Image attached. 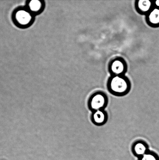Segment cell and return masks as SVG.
<instances>
[{
    "label": "cell",
    "mask_w": 159,
    "mask_h": 160,
    "mask_svg": "<svg viewBox=\"0 0 159 160\" xmlns=\"http://www.w3.org/2000/svg\"><path fill=\"white\" fill-rule=\"evenodd\" d=\"M108 92L111 95L122 97L128 95L132 88L131 82L125 75L110 76L107 82Z\"/></svg>",
    "instance_id": "1"
},
{
    "label": "cell",
    "mask_w": 159,
    "mask_h": 160,
    "mask_svg": "<svg viewBox=\"0 0 159 160\" xmlns=\"http://www.w3.org/2000/svg\"><path fill=\"white\" fill-rule=\"evenodd\" d=\"M109 103V98L107 94L102 91H99L91 94L87 102V106L91 112L105 110Z\"/></svg>",
    "instance_id": "2"
},
{
    "label": "cell",
    "mask_w": 159,
    "mask_h": 160,
    "mask_svg": "<svg viewBox=\"0 0 159 160\" xmlns=\"http://www.w3.org/2000/svg\"><path fill=\"white\" fill-rule=\"evenodd\" d=\"M128 69L127 62L122 57L115 58L109 62L108 70L110 76L125 75Z\"/></svg>",
    "instance_id": "3"
},
{
    "label": "cell",
    "mask_w": 159,
    "mask_h": 160,
    "mask_svg": "<svg viewBox=\"0 0 159 160\" xmlns=\"http://www.w3.org/2000/svg\"><path fill=\"white\" fill-rule=\"evenodd\" d=\"M150 150L147 142L143 140L135 141L132 144L131 151L133 156L139 158Z\"/></svg>",
    "instance_id": "4"
},
{
    "label": "cell",
    "mask_w": 159,
    "mask_h": 160,
    "mask_svg": "<svg viewBox=\"0 0 159 160\" xmlns=\"http://www.w3.org/2000/svg\"><path fill=\"white\" fill-rule=\"evenodd\" d=\"M92 123L96 126H103L107 123L108 114L105 110H99L91 112L90 117Z\"/></svg>",
    "instance_id": "5"
},
{
    "label": "cell",
    "mask_w": 159,
    "mask_h": 160,
    "mask_svg": "<svg viewBox=\"0 0 159 160\" xmlns=\"http://www.w3.org/2000/svg\"><path fill=\"white\" fill-rule=\"evenodd\" d=\"M154 7L153 1L150 0H136L135 1V10L141 15L146 16Z\"/></svg>",
    "instance_id": "6"
},
{
    "label": "cell",
    "mask_w": 159,
    "mask_h": 160,
    "mask_svg": "<svg viewBox=\"0 0 159 160\" xmlns=\"http://www.w3.org/2000/svg\"><path fill=\"white\" fill-rule=\"evenodd\" d=\"M145 20L148 26L151 27L159 26V8L154 7L145 16Z\"/></svg>",
    "instance_id": "7"
},
{
    "label": "cell",
    "mask_w": 159,
    "mask_h": 160,
    "mask_svg": "<svg viewBox=\"0 0 159 160\" xmlns=\"http://www.w3.org/2000/svg\"><path fill=\"white\" fill-rule=\"evenodd\" d=\"M16 20L21 25H26L29 23L31 19V17L29 12L24 10H20L16 14Z\"/></svg>",
    "instance_id": "8"
},
{
    "label": "cell",
    "mask_w": 159,
    "mask_h": 160,
    "mask_svg": "<svg viewBox=\"0 0 159 160\" xmlns=\"http://www.w3.org/2000/svg\"><path fill=\"white\" fill-rule=\"evenodd\" d=\"M138 160H159V156L155 152L149 150Z\"/></svg>",
    "instance_id": "9"
},
{
    "label": "cell",
    "mask_w": 159,
    "mask_h": 160,
    "mask_svg": "<svg viewBox=\"0 0 159 160\" xmlns=\"http://www.w3.org/2000/svg\"><path fill=\"white\" fill-rule=\"evenodd\" d=\"M29 7L31 10L36 12L40 9L41 7V3L37 0H33L30 2Z\"/></svg>",
    "instance_id": "10"
},
{
    "label": "cell",
    "mask_w": 159,
    "mask_h": 160,
    "mask_svg": "<svg viewBox=\"0 0 159 160\" xmlns=\"http://www.w3.org/2000/svg\"><path fill=\"white\" fill-rule=\"evenodd\" d=\"M153 4L154 7L159 8V0L153 1Z\"/></svg>",
    "instance_id": "11"
}]
</instances>
